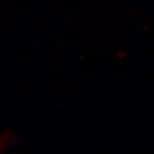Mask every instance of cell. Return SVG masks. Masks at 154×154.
I'll list each match as a JSON object with an SVG mask.
<instances>
[{"mask_svg": "<svg viewBox=\"0 0 154 154\" xmlns=\"http://www.w3.org/2000/svg\"><path fill=\"white\" fill-rule=\"evenodd\" d=\"M7 139H8L7 136H0V154H2L4 150V148L7 144Z\"/></svg>", "mask_w": 154, "mask_h": 154, "instance_id": "6da1fadb", "label": "cell"}]
</instances>
